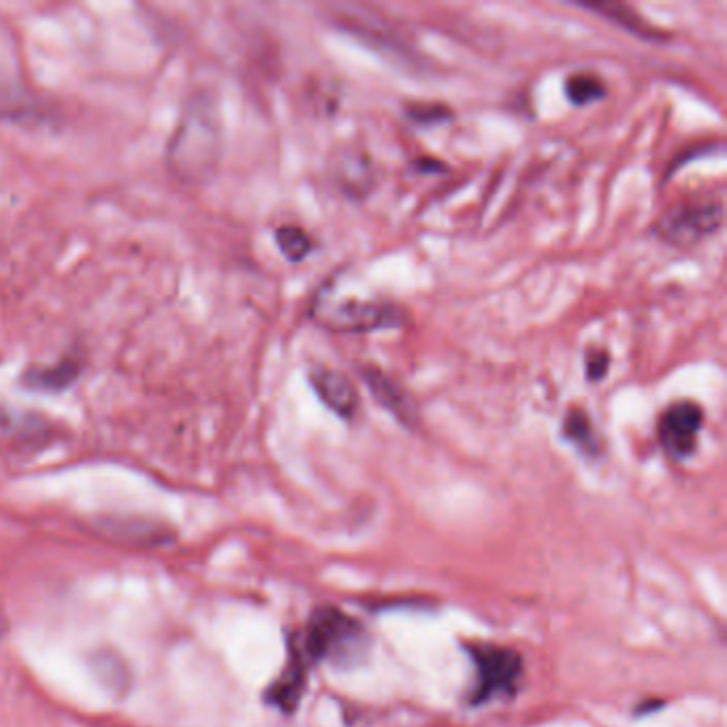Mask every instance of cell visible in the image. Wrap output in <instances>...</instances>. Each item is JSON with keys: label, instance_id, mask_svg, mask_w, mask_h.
Masks as SVG:
<instances>
[{"label": "cell", "instance_id": "1", "mask_svg": "<svg viewBox=\"0 0 727 727\" xmlns=\"http://www.w3.org/2000/svg\"><path fill=\"white\" fill-rule=\"evenodd\" d=\"M294 640L310 665L320 661L354 665L368 649V632L357 619L335 606H320L311 612L308 627Z\"/></svg>", "mask_w": 727, "mask_h": 727}, {"label": "cell", "instance_id": "2", "mask_svg": "<svg viewBox=\"0 0 727 727\" xmlns=\"http://www.w3.org/2000/svg\"><path fill=\"white\" fill-rule=\"evenodd\" d=\"M467 653L475 670L469 704L483 706L497 698H510L523 679V657L516 650L497 644H469Z\"/></svg>", "mask_w": 727, "mask_h": 727}, {"label": "cell", "instance_id": "3", "mask_svg": "<svg viewBox=\"0 0 727 727\" xmlns=\"http://www.w3.org/2000/svg\"><path fill=\"white\" fill-rule=\"evenodd\" d=\"M320 322L340 333H374L399 329L408 322V314L401 305L391 303V301L350 299L325 311L320 316Z\"/></svg>", "mask_w": 727, "mask_h": 727}, {"label": "cell", "instance_id": "4", "mask_svg": "<svg viewBox=\"0 0 727 727\" xmlns=\"http://www.w3.org/2000/svg\"><path fill=\"white\" fill-rule=\"evenodd\" d=\"M723 224V207L719 203H699L676 207L655 227L661 242L687 248L715 235Z\"/></svg>", "mask_w": 727, "mask_h": 727}, {"label": "cell", "instance_id": "5", "mask_svg": "<svg viewBox=\"0 0 727 727\" xmlns=\"http://www.w3.org/2000/svg\"><path fill=\"white\" fill-rule=\"evenodd\" d=\"M704 425V412L696 401L672 403L664 409L657 423L661 448L676 461H685L696 452L698 435Z\"/></svg>", "mask_w": 727, "mask_h": 727}, {"label": "cell", "instance_id": "6", "mask_svg": "<svg viewBox=\"0 0 727 727\" xmlns=\"http://www.w3.org/2000/svg\"><path fill=\"white\" fill-rule=\"evenodd\" d=\"M363 382L386 412H391L399 423L406 425L408 429H414L418 425V409L409 392L395 378L384 374L378 368H365Z\"/></svg>", "mask_w": 727, "mask_h": 727}, {"label": "cell", "instance_id": "7", "mask_svg": "<svg viewBox=\"0 0 727 727\" xmlns=\"http://www.w3.org/2000/svg\"><path fill=\"white\" fill-rule=\"evenodd\" d=\"M310 384L314 386L316 395L325 403L331 412H335L342 418H352L359 412L360 397L342 371H335L325 365H318L310 371Z\"/></svg>", "mask_w": 727, "mask_h": 727}, {"label": "cell", "instance_id": "8", "mask_svg": "<svg viewBox=\"0 0 727 727\" xmlns=\"http://www.w3.org/2000/svg\"><path fill=\"white\" fill-rule=\"evenodd\" d=\"M310 661L301 653L297 640L288 644V664L284 668L282 676L277 679L267 691V702L282 710V713H293L297 708L301 696H303L305 679H308Z\"/></svg>", "mask_w": 727, "mask_h": 727}, {"label": "cell", "instance_id": "9", "mask_svg": "<svg viewBox=\"0 0 727 727\" xmlns=\"http://www.w3.org/2000/svg\"><path fill=\"white\" fill-rule=\"evenodd\" d=\"M582 9L595 11V13L604 15L606 20H610L612 24H616L619 29L632 32V35L640 37L644 41H661L664 35L655 29L653 24H649L647 20L642 18L638 11H633L630 4L623 3H584L581 4Z\"/></svg>", "mask_w": 727, "mask_h": 727}, {"label": "cell", "instance_id": "10", "mask_svg": "<svg viewBox=\"0 0 727 727\" xmlns=\"http://www.w3.org/2000/svg\"><path fill=\"white\" fill-rule=\"evenodd\" d=\"M563 435L587 457H598L601 452V437L593 427V420L581 408H570L563 420Z\"/></svg>", "mask_w": 727, "mask_h": 727}, {"label": "cell", "instance_id": "11", "mask_svg": "<svg viewBox=\"0 0 727 727\" xmlns=\"http://www.w3.org/2000/svg\"><path fill=\"white\" fill-rule=\"evenodd\" d=\"M566 96L572 105L584 107L606 96V84L599 75L581 70V73H574L566 79Z\"/></svg>", "mask_w": 727, "mask_h": 727}, {"label": "cell", "instance_id": "12", "mask_svg": "<svg viewBox=\"0 0 727 727\" xmlns=\"http://www.w3.org/2000/svg\"><path fill=\"white\" fill-rule=\"evenodd\" d=\"M276 244L284 254V259L291 262H301L314 250L311 237L299 227H280L276 231Z\"/></svg>", "mask_w": 727, "mask_h": 727}, {"label": "cell", "instance_id": "13", "mask_svg": "<svg viewBox=\"0 0 727 727\" xmlns=\"http://www.w3.org/2000/svg\"><path fill=\"white\" fill-rule=\"evenodd\" d=\"M406 113L414 124H423V127L446 122L452 116L450 109L444 105H435V103H412V105L406 107Z\"/></svg>", "mask_w": 727, "mask_h": 727}, {"label": "cell", "instance_id": "14", "mask_svg": "<svg viewBox=\"0 0 727 727\" xmlns=\"http://www.w3.org/2000/svg\"><path fill=\"white\" fill-rule=\"evenodd\" d=\"M608 368H610V357L606 350H601V348L587 350V357H584V371H587L589 380L599 382L606 376Z\"/></svg>", "mask_w": 727, "mask_h": 727}]
</instances>
